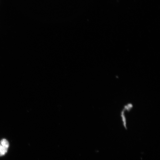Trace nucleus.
I'll return each instance as SVG.
<instances>
[{"label":"nucleus","instance_id":"nucleus-1","mask_svg":"<svg viewBox=\"0 0 160 160\" xmlns=\"http://www.w3.org/2000/svg\"><path fill=\"white\" fill-rule=\"evenodd\" d=\"M8 149L3 147L0 144V156L4 155L7 153Z\"/></svg>","mask_w":160,"mask_h":160},{"label":"nucleus","instance_id":"nucleus-2","mask_svg":"<svg viewBox=\"0 0 160 160\" xmlns=\"http://www.w3.org/2000/svg\"><path fill=\"white\" fill-rule=\"evenodd\" d=\"M1 145L3 147L8 149L9 147V142L6 139H4L1 141Z\"/></svg>","mask_w":160,"mask_h":160},{"label":"nucleus","instance_id":"nucleus-3","mask_svg":"<svg viewBox=\"0 0 160 160\" xmlns=\"http://www.w3.org/2000/svg\"><path fill=\"white\" fill-rule=\"evenodd\" d=\"M121 115L122 117V119L123 120V125L126 129H127V127L126 125V119L125 118V117L124 112V110L122 112Z\"/></svg>","mask_w":160,"mask_h":160}]
</instances>
